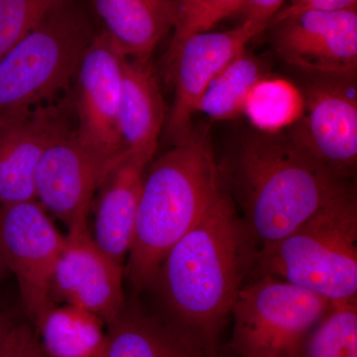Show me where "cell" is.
<instances>
[{"mask_svg": "<svg viewBox=\"0 0 357 357\" xmlns=\"http://www.w3.org/2000/svg\"><path fill=\"white\" fill-rule=\"evenodd\" d=\"M102 357H211L218 354L185 337L137 303L128 305L107 326Z\"/></svg>", "mask_w": 357, "mask_h": 357, "instance_id": "ac0fdd59", "label": "cell"}, {"mask_svg": "<svg viewBox=\"0 0 357 357\" xmlns=\"http://www.w3.org/2000/svg\"><path fill=\"white\" fill-rule=\"evenodd\" d=\"M286 0H246L238 13L241 22L250 23L260 32L267 30L274 16L278 13Z\"/></svg>", "mask_w": 357, "mask_h": 357, "instance_id": "484cf974", "label": "cell"}, {"mask_svg": "<svg viewBox=\"0 0 357 357\" xmlns=\"http://www.w3.org/2000/svg\"><path fill=\"white\" fill-rule=\"evenodd\" d=\"M0 244L4 262L15 276L21 299L35 326L53 307L51 286L65 236L37 201L0 211Z\"/></svg>", "mask_w": 357, "mask_h": 357, "instance_id": "ba28073f", "label": "cell"}, {"mask_svg": "<svg viewBox=\"0 0 357 357\" xmlns=\"http://www.w3.org/2000/svg\"><path fill=\"white\" fill-rule=\"evenodd\" d=\"M73 0H0V58L56 9Z\"/></svg>", "mask_w": 357, "mask_h": 357, "instance_id": "603a6c76", "label": "cell"}, {"mask_svg": "<svg viewBox=\"0 0 357 357\" xmlns=\"http://www.w3.org/2000/svg\"><path fill=\"white\" fill-rule=\"evenodd\" d=\"M6 262H4L3 253H2L1 244H0V274L6 269Z\"/></svg>", "mask_w": 357, "mask_h": 357, "instance_id": "f546056e", "label": "cell"}, {"mask_svg": "<svg viewBox=\"0 0 357 357\" xmlns=\"http://www.w3.org/2000/svg\"><path fill=\"white\" fill-rule=\"evenodd\" d=\"M91 9L126 58L152 57L177 26L180 0H89Z\"/></svg>", "mask_w": 357, "mask_h": 357, "instance_id": "e0dca14e", "label": "cell"}, {"mask_svg": "<svg viewBox=\"0 0 357 357\" xmlns=\"http://www.w3.org/2000/svg\"><path fill=\"white\" fill-rule=\"evenodd\" d=\"M265 77L267 73L261 61L245 49L211 82L201 98L198 112L215 121L237 119L243 114L251 89Z\"/></svg>", "mask_w": 357, "mask_h": 357, "instance_id": "ffe728a7", "label": "cell"}, {"mask_svg": "<svg viewBox=\"0 0 357 357\" xmlns=\"http://www.w3.org/2000/svg\"><path fill=\"white\" fill-rule=\"evenodd\" d=\"M114 163L84 146L75 126L42 156L35 176L36 201L68 229L84 227L96 191Z\"/></svg>", "mask_w": 357, "mask_h": 357, "instance_id": "5bb4252c", "label": "cell"}, {"mask_svg": "<svg viewBox=\"0 0 357 357\" xmlns=\"http://www.w3.org/2000/svg\"><path fill=\"white\" fill-rule=\"evenodd\" d=\"M222 189L208 129L195 128L189 138L150 162L124 269L136 291L149 287L167 253L201 220Z\"/></svg>", "mask_w": 357, "mask_h": 357, "instance_id": "3957f363", "label": "cell"}, {"mask_svg": "<svg viewBox=\"0 0 357 357\" xmlns=\"http://www.w3.org/2000/svg\"><path fill=\"white\" fill-rule=\"evenodd\" d=\"M218 167L256 251L288 236L351 183L333 175L287 129L244 134Z\"/></svg>", "mask_w": 357, "mask_h": 357, "instance_id": "7a4b0ae2", "label": "cell"}, {"mask_svg": "<svg viewBox=\"0 0 357 357\" xmlns=\"http://www.w3.org/2000/svg\"><path fill=\"white\" fill-rule=\"evenodd\" d=\"M211 357H236L234 356H232V354H230L229 352H227L225 351L223 347H220V351L218 352L215 356H211Z\"/></svg>", "mask_w": 357, "mask_h": 357, "instance_id": "f1b7e54d", "label": "cell"}, {"mask_svg": "<svg viewBox=\"0 0 357 357\" xmlns=\"http://www.w3.org/2000/svg\"><path fill=\"white\" fill-rule=\"evenodd\" d=\"M267 29L278 55L305 74L356 76L357 9L277 14Z\"/></svg>", "mask_w": 357, "mask_h": 357, "instance_id": "30bf717a", "label": "cell"}, {"mask_svg": "<svg viewBox=\"0 0 357 357\" xmlns=\"http://www.w3.org/2000/svg\"><path fill=\"white\" fill-rule=\"evenodd\" d=\"M72 93L0 121V211L36 201L35 176L45 151L76 126Z\"/></svg>", "mask_w": 357, "mask_h": 357, "instance_id": "7c38bea8", "label": "cell"}, {"mask_svg": "<svg viewBox=\"0 0 357 357\" xmlns=\"http://www.w3.org/2000/svg\"><path fill=\"white\" fill-rule=\"evenodd\" d=\"M298 357H357V298L333 301Z\"/></svg>", "mask_w": 357, "mask_h": 357, "instance_id": "7402d4cb", "label": "cell"}, {"mask_svg": "<svg viewBox=\"0 0 357 357\" xmlns=\"http://www.w3.org/2000/svg\"><path fill=\"white\" fill-rule=\"evenodd\" d=\"M332 303L271 275L253 277L237 295L223 349L236 357H298Z\"/></svg>", "mask_w": 357, "mask_h": 357, "instance_id": "8992f818", "label": "cell"}, {"mask_svg": "<svg viewBox=\"0 0 357 357\" xmlns=\"http://www.w3.org/2000/svg\"><path fill=\"white\" fill-rule=\"evenodd\" d=\"M0 357H50L40 338L27 324L7 326L0 347Z\"/></svg>", "mask_w": 357, "mask_h": 357, "instance_id": "d4e9b609", "label": "cell"}, {"mask_svg": "<svg viewBox=\"0 0 357 357\" xmlns=\"http://www.w3.org/2000/svg\"><path fill=\"white\" fill-rule=\"evenodd\" d=\"M153 155L126 151L103 177L93 199V241L123 265L130 250L143 180Z\"/></svg>", "mask_w": 357, "mask_h": 357, "instance_id": "9a60e30c", "label": "cell"}, {"mask_svg": "<svg viewBox=\"0 0 357 357\" xmlns=\"http://www.w3.org/2000/svg\"><path fill=\"white\" fill-rule=\"evenodd\" d=\"M303 109L304 102L298 86L286 79L267 76L251 89L243 114L257 130L278 132L293 126Z\"/></svg>", "mask_w": 357, "mask_h": 357, "instance_id": "44dd1931", "label": "cell"}, {"mask_svg": "<svg viewBox=\"0 0 357 357\" xmlns=\"http://www.w3.org/2000/svg\"><path fill=\"white\" fill-rule=\"evenodd\" d=\"M256 253L236 204L223 187L189 232L167 253L149 287L156 289L167 325L211 352Z\"/></svg>", "mask_w": 357, "mask_h": 357, "instance_id": "6da1fadb", "label": "cell"}, {"mask_svg": "<svg viewBox=\"0 0 357 357\" xmlns=\"http://www.w3.org/2000/svg\"><path fill=\"white\" fill-rule=\"evenodd\" d=\"M180 16L172 42L210 31L220 21L241 11L246 0H180Z\"/></svg>", "mask_w": 357, "mask_h": 357, "instance_id": "cb8c5ba5", "label": "cell"}, {"mask_svg": "<svg viewBox=\"0 0 357 357\" xmlns=\"http://www.w3.org/2000/svg\"><path fill=\"white\" fill-rule=\"evenodd\" d=\"M105 326L102 319L81 307L54 305L35 326L50 357H102Z\"/></svg>", "mask_w": 357, "mask_h": 357, "instance_id": "d6986e66", "label": "cell"}, {"mask_svg": "<svg viewBox=\"0 0 357 357\" xmlns=\"http://www.w3.org/2000/svg\"><path fill=\"white\" fill-rule=\"evenodd\" d=\"M166 112L152 57H124L119 107V130L124 150L154 156Z\"/></svg>", "mask_w": 357, "mask_h": 357, "instance_id": "2e32d148", "label": "cell"}, {"mask_svg": "<svg viewBox=\"0 0 357 357\" xmlns=\"http://www.w3.org/2000/svg\"><path fill=\"white\" fill-rule=\"evenodd\" d=\"M262 275L333 302L357 298V198L351 183L288 236L256 251L248 277Z\"/></svg>", "mask_w": 357, "mask_h": 357, "instance_id": "277c9868", "label": "cell"}, {"mask_svg": "<svg viewBox=\"0 0 357 357\" xmlns=\"http://www.w3.org/2000/svg\"><path fill=\"white\" fill-rule=\"evenodd\" d=\"M96 31L77 0L56 9L0 58V121L70 93Z\"/></svg>", "mask_w": 357, "mask_h": 357, "instance_id": "5b68a950", "label": "cell"}, {"mask_svg": "<svg viewBox=\"0 0 357 357\" xmlns=\"http://www.w3.org/2000/svg\"><path fill=\"white\" fill-rule=\"evenodd\" d=\"M7 326L4 325L2 319H0V347H1L2 340H3L4 333H6Z\"/></svg>", "mask_w": 357, "mask_h": 357, "instance_id": "83f0119b", "label": "cell"}, {"mask_svg": "<svg viewBox=\"0 0 357 357\" xmlns=\"http://www.w3.org/2000/svg\"><path fill=\"white\" fill-rule=\"evenodd\" d=\"M123 276V265L98 248L88 225L70 229L54 271L52 302L81 307L109 326L126 307Z\"/></svg>", "mask_w": 357, "mask_h": 357, "instance_id": "4fadbf2b", "label": "cell"}, {"mask_svg": "<svg viewBox=\"0 0 357 357\" xmlns=\"http://www.w3.org/2000/svg\"><path fill=\"white\" fill-rule=\"evenodd\" d=\"M307 9H314V10L357 9V0H288L287 6H282L277 14H289L307 10Z\"/></svg>", "mask_w": 357, "mask_h": 357, "instance_id": "4316f807", "label": "cell"}, {"mask_svg": "<svg viewBox=\"0 0 357 357\" xmlns=\"http://www.w3.org/2000/svg\"><path fill=\"white\" fill-rule=\"evenodd\" d=\"M260 33L250 23L243 22L227 31L195 33L171 43L167 58L174 102L164 128L172 145L192 135V117L198 114L199 102L211 82Z\"/></svg>", "mask_w": 357, "mask_h": 357, "instance_id": "9c48e42d", "label": "cell"}, {"mask_svg": "<svg viewBox=\"0 0 357 357\" xmlns=\"http://www.w3.org/2000/svg\"><path fill=\"white\" fill-rule=\"evenodd\" d=\"M123 58L107 33L98 31L84 52L72 86L77 138L110 163L126 152L119 130Z\"/></svg>", "mask_w": 357, "mask_h": 357, "instance_id": "8fae6325", "label": "cell"}, {"mask_svg": "<svg viewBox=\"0 0 357 357\" xmlns=\"http://www.w3.org/2000/svg\"><path fill=\"white\" fill-rule=\"evenodd\" d=\"M307 77L300 89L303 114L288 132L333 175L349 182L357 165L356 76Z\"/></svg>", "mask_w": 357, "mask_h": 357, "instance_id": "52a82bcc", "label": "cell"}]
</instances>
